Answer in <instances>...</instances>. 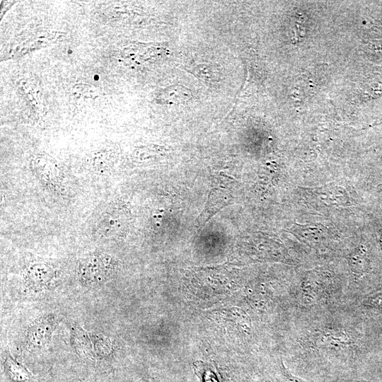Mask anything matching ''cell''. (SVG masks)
I'll return each mask as SVG.
<instances>
[{
    "label": "cell",
    "instance_id": "cell-12",
    "mask_svg": "<svg viewBox=\"0 0 382 382\" xmlns=\"http://www.w3.org/2000/svg\"><path fill=\"white\" fill-rule=\"evenodd\" d=\"M377 189H378V191H382V173H381V180H380L379 183L377 185Z\"/></svg>",
    "mask_w": 382,
    "mask_h": 382
},
{
    "label": "cell",
    "instance_id": "cell-13",
    "mask_svg": "<svg viewBox=\"0 0 382 382\" xmlns=\"http://www.w3.org/2000/svg\"><path fill=\"white\" fill-rule=\"evenodd\" d=\"M378 243L381 246V249L382 250V233H381L380 235L378 236Z\"/></svg>",
    "mask_w": 382,
    "mask_h": 382
},
{
    "label": "cell",
    "instance_id": "cell-9",
    "mask_svg": "<svg viewBox=\"0 0 382 382\" xmlns=\"http://www.w3.org/2000/svg\"><path fill=\"white\" fill-rule=\"evenodd\" d=\"M364 304L373 308H382V292L368 296Z\"/></svg>",
    "mask_w": 382,
    "mask_h": 382
},
{
    "label": "cell",
    "instance_id": "cell-15",
    "mask_svg": "<svg viewBox=\"0 0 382 382\" xmlns=\"http://www.w3.org/2000/svg\"><path fill=\"white\" fill-rule=\"evenodd\" d=\"M98 79H99V76H98V75H96V76H94V79H95V80H98Z\"/></svg>",
    "mask_w": 382,
    "mask_h": 382
},
{
    "label": "cell",
    "instance_id": "cell-6",
    "mask_svg": "<svg viewBox=\"0 0 382 382\" xmlns=\"http://www.w3.org/2000/svg\"><path fill=\"white\" fill-rule=\"evenodd\" d=\"M192 91L180 84H173L163 90L162 99L168 105L184 103L191 99Z\"/></svg>",
    "mask_w": 382,
    "mask_h": 382
},
{
    "label": "cell",
    "instance_id": "cell-10",
    "mask_svg": "<svg viewBox=\"0 0 382 382\" xmlns=\"http://www.w3.org/2000/svg\"><path fill=\"white\" fill-rule=\"evenodd\" d=\"M280 369L283 376V382H306L302 378L293 375L281 361Z\"/></svg>",
    "mask_w": 382,
    "mask_h": 382
},
{
    "label": "cell",
    "instance_id": "cell-16",
    "mask_svg": "<svg viewBox=\"0 0 382 382\" xmlns=\"http://www.w3.org/2000/svg\"><path fill=\"white\" fill-rule=\"evenodd\" d=\"M142 382H151L150 381H142Z\"/></svg>",
    "mask_w": 382,
    "mask_h": 382
},
{
    "label": "cell",
    "instance_id": "cell-2",
    "mask_svg": "<svg viewBox=\"0 0 382 382\" xmlns=\"http://www.w3.org/2000/svg\"><path fill=\"white\" fill-rule=\"evenodd\" d=\"M300 241L314 249L326 248L337 240L335 230L323 224L309 223L301 224L295 223L289 229Z\"/></svg>",
    "mask_w": 382,
    "mask_h": 382
},
{
    "label": "cell",
    "instance_id": "cell-7",
    "mask_svg": "<svg viewBox=\"0 0 382 382\" xmlns=\"http://www.w3.org/2000/svg\"><path fill=\"white\" fill-rule=\"evenodd\" d=\"M5 368L10 377L17 382H25L30 378V374L21 364L8 358L5 362Z\"/></svg>",
    "mask_w": 382,
    "mask_h": 382
},
{
    "label": "cell",
    "instance_id": "cell-8",
    "mask_svg": "<svg viewBox=\"0 0 382 382\" xmlns=\"http://www.w3.org/2000/svg\"><path fill=\"white\" fill-rule=\"evenodd\" d=\"M323 339L325 343H327L330 347H340L345 345H349V337L344 332H325Z\"/></svg>",
    "mask_w": 382,
    "mask_h": 382
},
{
    "label": "cell",
    "instance_id": "cell-11",
    "mask_svg": "<svg viewBox=\"0 0 382 382\" xmlns=\"http://www.w3.org/2000/svg\"><path fill=\"white\" fill-rule=\"evenodd\" d=\"M335 382H370L363 380H352V379H339Z\"/></svg>",
    "mask_w": 382,
    "mask_h": 382
},
{
    "label": "cell",
    "instance_id": "cell-14",
    "mask_svg": "<svg viewBox=\"0 0 382 382\" xmlns=\"http://www.w3.org/2000/svg\"><path fill=\"white\" fill-rule=\"evenodd\" d=\"M221 175H222L224 177H227V178H228L233 179V178H232L231 177L228 176V175H224V174H222V173H221Z\"/></svg>",
    "mask_w": 382,
    "mask_h": 382
},
{
    "label": "cell",
    "instance_id": "cell-4",
    "mask_svg": "<svg viewBox=\"0 0 382 382\" xmlns=\"http://www.w3.org/2000/svg\"><path fill=\"white\" fill-rule=\"evenodd\" d=\"M83 278L100 281L111 272V257L107 256L92 257L84 261L80 268Z\"/></svg>",
    "mask_w": 382,
    "mask_h": 382
},
{
    "label": "cell",
    "instance_id": "cell-5",
    "mask_svg": "<svg viewBox=\"0 0 382 382\" xmlns=\"http://www.w3.org/2000/svg\"><path fill=\"white\" fill-rule=\"evenodd\" d=\"M347 262L352 274L361 277L370 270V260L367 248L364 244L358 245L348 256Z\"/></svg>",
    "mask_w": 382,
    "mask_h": 382
},
{
    "label": "cell",
    "instance_id": "cell-3",
    "mask_svg": "<svg viewBox=\"0 0 382 382\" xmlns=\"http://www.w3.org/2000/svg\"><path fill=\"white\" fill-rule=\"evenodd\" d=\"M301 192L312 204L322 208H340L351 204L347 192L340 185H326L314 188H301Z\"/></svg>",
    "mask_w": 382,
    "mask_h": 382
},
{
    "label": "cell",
    "instance_id": "cell-1",
    "mask_svg": "<svg viewBox=\"0 0 382 382\" xmlns=\"http://www.w3.org/2000/svg\"><path fill=\"white\" fill-rule=\"evenodd\" d=\"M334 278L328 270L316 268L308 271L301 285V299L306 305H313L328 296L334 288Z\"/></svg>",
    "mask_w": 382,
    "mask_h": 382
}]
</instances>
